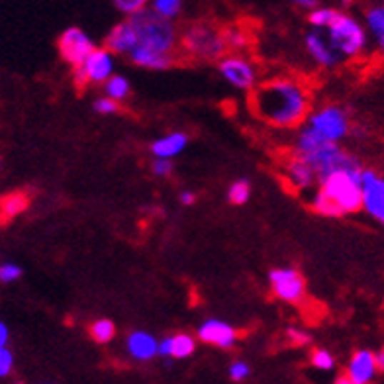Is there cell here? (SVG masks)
<instances>
[{
  "label": "cell",
  "mask_w": 384,
  "mask_h": 384,
  "mask_svg": "<svg viewBox=\"0 0 384 384\" xmlns=\"http://www.w3.org/2000/svg\"><path fill=\"white\" fill-rule=\"evenodd\" d=\"M251 110L277 128H296L310 116V93L292 77H273L251 91Z\"/></svg>",
  "instance_id": "1"
},
{
  "label": "cell",
  "mask_w": 384,
  "mask_h": 384,
  "mask_svg": "<svg viewBox=\"0 0 384 384\" xmlns=\"http://www.w3.org/2000/svg\"><path fill=\"white\" fill-rule=\"evenodd\" d=\"M363 171V169H361ZM361 171H339L323 178L312 196L314 212L328 218L355 214L361 210Z\"/></svg>",
  "instance_id": "2"
},
{
  "label": "cell",
  "mask_w": 384,
  "mask_h": 384,
  "mask_svg": "<svg viewBox=\"0 0 384 384\" xmlns=\"http://www.w3.org/2000/svg\"><path fill=\"white\" fill-rule=\"evenodd\" d=\"M294 155H298L300 159H304L314 169L320 183L323 178L331 177L333 173H339V171L363 169L361 163L353 153L345 151L339 143L325 141L308 128H304L298 133L296 143H294Z\"/></svg>",
  "instance_id": "3"
},
{
  "label": "cell",
  "mask_w": 384,
  "mask_h": 384,
  "mask_svg": "<svg viewBox=\"0 0 384 384\" xmlns=\"http://www.w3.org/2000/svg\"><path fill=\"white\" fill-rule=\"evenodd\" d=\"M133 26L136 36H138V47L155 51L161 55H173L177 49L178 31L169 20H163L161 16H157L151 8H143L131 18H126Z\"/></svg>",
  "instance_id": "4"
},
{
  "label": "cell",
  "mask_w": 384,
  "mask_h": 384,
  "mask_svg": "<svg viewBox=\"0 0 384 384\" xmlns=\"http://www.w3.org/2000/svg\"><path fill=\"white\" fill-rule=\"evenodd\" d=\"M325 39L330 41V46L339 57H347V59L361 57L370 41L365 24L341 10L335 16L333 24L325 30Z\"/></svg>",
  "instance_id": "5"
},
{
  "label": "cell",
  "mask_w": 384,
  "mask_h": 384,
  "mask_svg": "<svg viewBox=\"0 0 384 384\" xmlns=\"http://www.w3.org/2000/svg\"><path fill=\"white\" fill-rule=\"evenodd\" d=\"M181 46L186 54L202 61H220L228 47L223 31L214 28L212 24H192L181 36Z\"/></svg>",
  "instance_id": "6"
},
{
  "label": "cell",
  "mask_w": 384,
  "mask_h": 384,
  "mask_svg": "<svg viewBox=\"0 0 384 384\" xmlns=\"http://www.w3.org/2000/svg\"><path fill=\"white\" fill-rule=\"evenodd\" d=\"M306 128L330 143H339L351 133V120L345 108L338 104H325L310 112L306 118Z\"/></svg>",
  "instance_id": "7"
},
{
  "label": "cell",
  "mask_w": 384,
  "mask_h": 384,
  "mask_svg": "<svg viewBox=\"0 0 384 384\" xmlns=\"http://www.w3.org/2000/svg\"><path fill=\"white\" fill-rule=\"evenodd\" d=\"M114 75V54H110L106 47H96L89 59L73 71L75 85L79 86L104 85Z\"/></svg>",
  "instance_id": "8"
},
{
  "label": "cell",
  "mask_w": 384,
  "mask_h": 384,
  "mask_svg": "<svg viewBox=\"0 0 384 384\" xmlns=\"http://www.w3.org/2000/svg\"><path fill=\"white\" fill-rule=\"evenodd\" d=\"M269 285L273 294L286 304H300L306 296V278L298 269L278 267L269 273Z\"/></svg>",
  "instance_id": "9"
},
{
  "label": "cell",
  "mask_w": 384,
  "mask_h": 384,
  "mask_svg": "<svg viewBox=\"0 0 384 384\" xmlns=\"http://www.w3.org/2000/svg\"><path fill=\"white\" fill-rule=\"evenodd\" d=\"M361 210L384 226V175L377 171H361Z\"/></svg>",
  "instance_id": "10"
},
{
  "label": "cell",
  "mask_w": 384,
  "mask_h": 384,
  "mask_svg": "<svg viewBox=\"0 0 384 384\" xmlns=\"http://www.w3.org/2000/svg\"><path fill=\"white\" fill-rule=\"evenodd\" d=\"M218 69L231 86L241 91H253L257 86V67L243 55H223Z\"/></svg>",
  "instance_id": "11"
},
{
  "label": "cell",
  "mask_w": 384,
  "mask_h": 384,
  "mask_svg": "<svg viewBox=\"0 0 384 384\" xmlns=\"http://www.w3.org/2000/svg\"><path fill=\"white\" fill-rule=\"evenodd\" d=\"M57 46H59V54H61L63 59L69 63V65H73L75 69L81 67L89 59V55L96 49L91 36L85 30L77 28V26L67 28V30L63 31L61 36H59V44Z\"/></svg>",
  "instance_id": "12"
},
{
  "label": "cell",
  "mask_w": 384,
  "mask_h": 384,
  "mask_svg": "<svg viewBox=\"0 0 384 384\" xmlns=\"http://www.w3.org/2000/svg\"><path fill=\"white\" fill-rule=\"evenodd\" d=\"M196 338L202 343H206V345L220 347V349H231V347H236V343H238L239 333L231 323L218 320V318H212V320H206V322L200 323Z\"/></svg>",
  "instance_id": "13"
},
{
  "label": "cell",
  "mask_w": 384,
  "mask_h": 384,
  "mask_svg": "<svg viewBox=\"0 0 384 384\" xmlns=\"http://www.w3.org/2000/svg\"><path fill=\"white\" fill-rule=\"evenodd\" d=\"M377 361L370 349H359L347 363L345 377L353 384H370L377 378Z\"/></svg>",
  "instance_id": "14"
},
{
  "label": "cell",
  "mask_w": 384,
  "mask_h": 384,
  "mask_svg": "<svg viewBox=\"0 0 384 384\" xmlns=\"http://www.w3.org/2000/svg\"><path fill=\"white\" fill-rule=\"evenodd\" d=\"M304 47H306L308 55L314 59V63H318L323 69H333V67H338L339 61H341V57L333 51V47L330 46V41L325 39L322 31L314 30L306 34Z\"/></svg>",
  "instance_id": "15"
},
{
  "label": "cell",
  "mask_w": 384,
  "mask_h": 384,
  "mask_svg": "<svg viewBox=\"0 0 384 384\" xmlns=\"http://www.w3.org/2000/svg\"><path fill=\"white\" fill-rule=\"evenodd\" d=\"M126 349L131 359L146 363L159 355V341L149 331H131L126 339Z\"/></svg>",
  "instance_id": "16"
},
{
  "label": "cell",
  "mask_w": 384,
  "mask_h": 384,
  "mask_svg": "<svg viewBox=\"0 0 384 384\" xmlns=\"http://www.w3.org/2000/svg\"><path fill=\"white\" fill-rule=\"evenodd\" d=\"M110 54L118 55H130L136 47H138V36L136 30L128 20L116 24L114 28L110 30L106 38V46H104Z\"/></svg>",
  "instance_id": "17"
},
{
  "label": "cell",
  "mask_w": 384,
  "mask_h": 384,
  "mask_svg": "<svg viewBox=\"0 0 384 384\" xmlns=\"http://www.w3.org/2000/svg\"><path fill=\"white\" fill-rule=\"evenodd\" d=\"M285 175L286 181H288L290 186H294L296 191H310V188L318 183L314 169H312L304 159H300L298 155L288 157V161L285 163Z\"/></svg>",
  "instance_id": "18"
},
{
  "label": "cell",
  "mask_w": 384,
  "mask_h": 384,
  "mask_svg": "<svg viewBox=\"0 0 384 384\" xmlns=\"http://www.w3.org/2000/svg\"><path fill=\"white\" fill-rule=\"evenodd\" d=\"M196 351V338L188 333H177L167 335L159 341V355L171 357V359H186Z\"/></svg>",
  "instance_id": "19"
},
{
  "label": "cell",
  "mask_w": 384,
  "mask_h": 384,
  "mask_svg": "<svg viewBox=\"0 0 384 384\" xmlns=\"http://www.w3.org/2000/svg\"><path fill=\"white\" fill-rule=\"evenodd\" d=\"M188 146V136L183 131H171L163 138L155 139L151 143V153L155 155V159H167L171 161L173 157H177L186 149Z\"/></svg>",
  "instance_id": "20"
},
{
  "label": "cell",
  "mask_w": 384,
  "mask_h": 384,
  "mask_svg": "<svg viewBox=\"0 0 384 384\" xmlns=\"http://www.w3.org/2000/svg\"><path fill=\"white\" fill-rule=\"evenodd\" d=\"M128 57H130L133 65L151 71L171 69L173 63H175V57H173V55L155 54V51H147V49H141V47H136Z\"/></svg>",
  "instance_id": "21"
},
{
  "label": "cell",
  "mask_w": 384,
  "mask_h": 384,
  "mask_svg": "<svg viewBox=\"0 0 384 384\" xmlns=\"http://www.w3.org/2000/svg\"><path fill=\"white\" fill-rule=\"evenodd\" d=\"M365 28L380 55H384V4H375L365 10Z\"/></svg>",
  "instance_id": "22"
},
{
  "label": "cell",
  "mask_w": 384,
  "mask_h": 384,
  "mask_svg": "<svg viewBox=\"0 0 384 384\" xmlns=\"http://www.w3.org/2000/svg\"><path fill=\"white\" fill-rule=\"evenodd\" d=\"M28 204H30V198H28L26 192H12V194H8V196L0 200V220L2 222L12 220L18 214H22L24 210L28 208Z\"/></svg>",
  "instance_id": "23"
},
{
  "label": "cell",
  "mask_w": 384,
  "mask_h": 384,
  "mask_svg": "<svg viewBox=\"0 0 384 384\" xmlns=\"http://www.w3.org/2000/svg\"><path fill=\"white\" fill-rule=\"evenodd\" d=\"M104 91H106L108 98H112L114 102L126 100L131 93L130 81L122 77V75H114V77H110L106 83H104Z\"/></svg>",
  "instance_id": "24"
},
{
  "label": "cell",
  "mask_w": 384,
  "mask_h": 384,
  "mask_svg": "<svg viewBox=\"0 0 384 384\" xmlns=\"http://www.w3.org/2000/svg\"><path fill=\"white\" fill-rule=\"evenodd\" d=\"M339 14V10L335 8H328V6H318L314 10H310V16H308V22L312 24L315 28V31L320 30H328L333 20H335V16Z\"/></svg>",
  "instance_id": "25"
},
{
  "label": "cell",
  "mask_w": 384,
  "mask_h": 384,
  "mask_svg": "<svg viewBox=\"0 0 384 384\" xmlns=\"http://www.w3.org/2000/svg\"><path fill=\"white\" fill-rule=\"evenodd\" d=\"M116 335V323L108 318H102V320H96V322L91 325V338L96 341V343H108L112 341Z\"/></svg>",
  "instance_id": "26"
},
{
  "label": "cell",
  "mask_w": 384,
  "mask_h": 384,
  "mask_svg": "<svg viewBox=\"0 0 384 384\" xmlns=\"http://www.w3.org/2000/svg\"><path fill=\"white\" fill-rule=\"evenodd\" d=\"M155 14L161 16L163 20H175L183 12V2L181 0H155L151 6Z\"/></svg>",
  "instance_id": "27"
},
{
  "label": "cell",
  "mask_w": 384,
  "mask_h": 384,
  "mask_svg": "<svg viewBox=\"0 0 384 384\" xmlns=\"http://www.w3.org/2000/svg\"><path fill=\"white\" fill-rule=\"evenodd\" d=\"M249 196H251V185H249L247 181H243V178L231 183L230 188H228V198H230L231 204H236V206L246 204Z\"/></svg>",
  "instance_id": "28"
},
{
  "label": "cell",
  "mask_w": 384,
  "mask_h": 384,
  "mask_svg": "<svg viewBox=\"0 0 384 384\" xmlns=\"http://www.w3.org/2000/svg\"><path fill=\"white\" fill-rule=\"evenodd\" d=\"M310 363L318 370H331L335 367V357L328 349H314L310 355Z\"/></svg>",
  "instance_id": "29"
},
{
  "label": "cell",
  "mask_w": 384,
  "mask_h": 384,
  "mask_svg": "<svg viewBox=\"0 0 384 384\" xmlns=\"http://www.w3.org/2000/svg\"><path fill=\"white\" fill-rule=\"evenodd\" d=\"M223 39H226V46L233 47V49H239V47H246L249 44V38L243 30L239 28H228L223 31Z\"/></svg>",
  "instance_id": "30"
},
{
  "label": "cell",
  "mask_w": 384,
  "mask_h": 384,
  "mask_svg": "<svg viewBox=\"0 0 384 384\" xmlns=\"http://www.w3.org/2000/svg\"><path fill=\"white\" fill-rule=\"evenodd\" d=\"M114 6L118 8L122 14L131 18V16H136L138 12H141V10L146 8V2H143V0H116Z\"/></svg>",
  "instance_id": "31"
},
{
  "label": "cell",
  "mask_w": 384,
  "mask_h": 384,
  "mask_svg": "<svg viewBox=\"0 0 384 384\" xmlns=\"http://www.w3.org/2000/svg\"><path fill=\"white\" fill-rule=\"evenodd\" d=\"M22 277V269L14 265V263H4L0 265V283H14Z\"/></svg>",
  "instance_id": "32"
},
{
  "label": "cell",
  "mask_w": 384,
  "mask_h": 384,
  "mask_svg": "<svg viewBox=\"0 0 384 384\" xmlns=\"http://www.w3.org/2000/svg\"><path fill=\"white\" fill-rule=\"evenodd\" d=\"M94 110L102 116L116 114V112H120V102H114V100L108 98V96H102V98L94 102Z\"/></svg>",
  "instance_id": "33"
},
{
  "label": "cell",
  "mask_w": 384,
  "mask_h": 384,
  "mask_svg": "<svg viewBox=\"0 0 384 384\" xmlns=\"http://www.w3.org/2000/svg\"><path fill=\"white\" fill-rule=\"evenodd\" d=\"M249 375H251V369H249V365H247V363L236 361L230 365V378L231 380L241 383V380H246Z\"/></svg>",
  "instance_id": "34"
},
{
  "label": "cell",
  "mask_w": 384,
  "mask_h": 384,
  "mask_svg": "<svg viewBox=\"0 0 384 384\" xmlns=\"http://www.w3.org/2000/svg\"><path fill=\"white\" fill-rule=\"evenodd\" d=\"M151 173L155 177L167 178L173 175V161H167V159H155L151 163Z\"/></svg>",
  "instance_id": "35"
},
{
  "label": "cell",
  "mask_w": 384,
  "mask_h": 384,
  "mask_svg": "<svg viewBox=\"0 0 384 384\" xmlns=\"http://www.w3.org/2000/svg\"><path fill=\"white\" fill-rule=\"evenodd\" d=\"M286 338L290 339V343H294V345H308L312 341V335L308 331L300 330V328H288Z\"/></svg>",
  "instance_id": "36"
},
{
  "label": "cell",
  "mask_w": 384,
  "mask_h": 384,
  "mask_svg": "<svg viewBox=\"0 0 384 384\" xmlns=\"http://www.w3.org/2000/svg\"><path fill=\"white\" fill-rule=\"evenodd\" d=\"M14 367V355L10 349H0V377H8Z\"/></svg>",
  "instance_id": "37"
},
{
  "label": "cell",
  "mask_w": 384,
  "mask_h": 384,
  "mask_svg": "<svg viewBox=\"0 0 384 384\" xmlns=\"http://www.w3.org/2000/svg\"><path fill=\"white\" fill-rule=\"evenodd\" d=\"M8 338H10V331H8V325L4 322H0V349H4V347H6Z\"/></svg>",
  "instance_id": "38"
},
{
  "label": "cell",
  "mask_w": 384,
  "mask_h": 384,
  "mask_svg": "<svg viewBox=\"0 0 384 384\" xmlns=\"http://www.w3.org/2000/svg\"><path fill=\"white\" fill-rule=\"evenodd\" d=\"M194 200H196L194 192H191V191L181 192V204H185V206H192V204H194Z\"/></svg>",
  "instance_id": "39"
},
{
  "label": "cell",
  "mask_w": 384,
  "mask_h": 384,
  "mask_svg": "<svg viewBox=\"0 0 384 384\" xmlns=\"http://www.w3.org/2000/svg\"><path fill=\"white\" fill-rule=\"evenodd\" d=\"M375 361H377V369L380 370V373H384V347L375 353Z\"/></svg>",
  "instance_id": "40"
},
{
  "label": "cell",
  "mask_w": 384,
  "mask_h": 384,
  "mask_svg": "<svg viewBox=\"0 0 384 384\" xmlns=\"http://www.w3.org/2000/svg\"><path fill=\"white\" fill-rule=\"evenodd\" d=\"M296 4H298V6H304V8H312V10L320 6V4H318L315 0H304V2L300 0V2H296Z\"/></svg>",
  "instance_id": "41"
},
{
  "label": "cell",
  "mask_w": 384,
  "mask_h": 384,
  "mask_svg": "<svg viewBox=\"0 0 384 384\" xmlns=\"http://www.w3.org/2000/svg\"><path fill=\"white\" fill-rule=\"evenodd\" d=\"M335 384H353V383H351V380H349L345 375H341V377L335 378Z\"/></svg>",
  "instance_id": "42"
}]
</instances>
